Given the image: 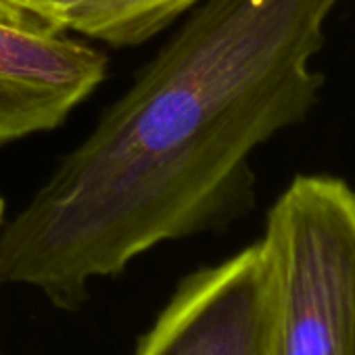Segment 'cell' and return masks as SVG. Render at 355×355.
Returning a JSON list of instances; mask_svg holds the SVG:
<instances>
[{
	"label": "cell",
	"mask_w": 355,
	"mask_h": 355,
	"mask_svg": "<svg viewBox=\"0 0 355 355\" xmlns=\"http://www.w3.org/2000/svg\"><path fill=\"white\" fill-rule=\"evenodd\" d=\"M136 355H274L259 245L189 276Z\"/></svg>",
	"instance_id": "obj_4"
},
{
	"label": "cell",
	"mask_w": 355,
	"mask_h": 355,
	"mask_svg": "<svg viewBox=\"0 0 355 355\" xmlns=\"http://www.w3.org/2000/svg\"><path fill=\"white\" fill-rule=\"evenodd\" d=\"M107 71L109 57L84 38L0 11V146L61 128Z\"/></svg>",
	"instance_id": "obj_3"
},
{
	"label": "cell",
	"mask_w": 355,
	"mask_h": 355,
	"mask_svg": "<svg viewBox=\"0 0 355 355\" xmlns=\"http://www.w3.org/2000/svg\"><path fill=\"white\" fill-rule=\"evenodd\" d=\"M201 0H0V11L26 15L109 46H136L167 30Z\"/></svg>",
	"instance_id": "obj_5"
},
{
	"label": "cell",
	"mask_w": 355,
	"mask_h": 355,
	"mask_svg": "<svg viewBox=\"0 0 355 355\" xmlns=\"http://www.w3.org/2000/svg\"><path fill=\"white\" fill-rule=\"evenodd\" d=\"M274 355H355V191L301 173L280 193L257 241Z\"/></svg>",
	"instance_id": "obj_2"
},
{
	"label": "cell",
	"mask_w": 355,
	"mask_h": 355,
	"mask_svg": "<svg viewBox=\"0 0 355 355\" xmlns=\"http://www.w3.org/2000/svg\"><path fill=\"white\" fill-rule=\"evenodd\" d=\"M5 209H7L5 199L0 197V232H3V226H5Z\"/></svg>",
	"instance_id": "obj_6"
},
{
	"label": "cell",
	"mask_w": 355,
	"mask_h": 355,
	"mask_svg": "<svg viewBox=\"0 0 355 355\" xmlns=\"http://www.w3.org/2000/svg\"><path fill=\"white\" fill-rule=\"evenodd\" d=\"M345 0H201L0 232V278L76 309L148 249L255 201L253 153L301 123Z\"/></svg>",
	"instance_id": "obj_1"
}]
</instances>
